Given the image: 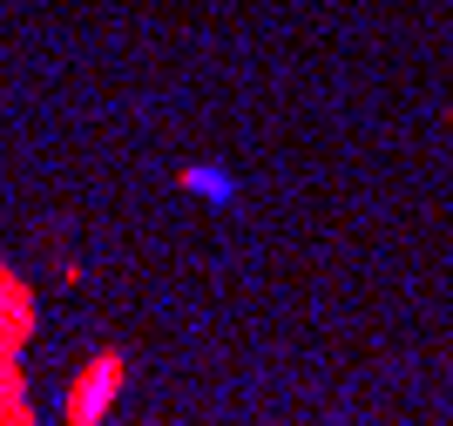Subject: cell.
<instances>
[{
	"mask_svg": "<svg viewBox=\"0 0 453 426\" xmlns=\"http://www.w3.org/2000/svg\"><path fill=\"white\" fill-rule=\"evenodd\" d=\"M41 338V291L0 258V426H35V392H27V345Z\"/></svg>",
	"mask_w": 453,
	"mask_h": 426,
	"instance_id": "6da1fadb",
	"label": "cell"
},
{
	"mask_svg": "<svg viewBox=\"0 0 453 426\" xmlns=\"http://www.w3.org/2000/svg\"><path fill=\"white\" fill-rule=\"evenodd\" d=\"M122 386H129V352H122V345L88 352L75 366V379H68V392H61V420L68 426H102L115 413V399H122Z\"/></svg>",
	"mask_w": 453,
	"mask_h": 426,
	"instance_id": "7a4b0ae2",
	"label": "cell"
},
{
	"mask_svg": "<svg viewBox=\"0 0 453 426\" xmlns=\"http://www.w3.org/2000/svg\"><path fill=\"white\" fill-rule=\"evenodd\" d=\"M176 190H189V197H210V204H230V197H237L230 169H217V163H183V169H176Z\"/></svg>",
	"mask_w": 453,
	"mask_h": 426,
	"instance_id": "3957f363",
	"label": "cell"
}]
</instances>
